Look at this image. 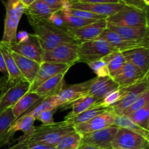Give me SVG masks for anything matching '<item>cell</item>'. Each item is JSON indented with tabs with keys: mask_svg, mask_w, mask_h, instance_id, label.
Returning <instances> with one entry per match:
<instances>
[{
	"mask_svg": "<svg viewBox=\"0 0 149 149\" xmlns=\"http://www.w3.org/2000/svg\"><path fill=\"white\" fill-rule=\"evenodd\" d=\"M65 74L66 73H63L54 76L42 83L33 92L45 99L50 96L58 95V93L65 87L64 77Z\"/></svg>",
	"mask_w": 149,
	"mask_h": 149,
	"instance_id": "603a6c76",
	"label": "cell"
},
{
	"mask_svg": "<svg viewBox=\"0 0 149 149\" xmlns=\"http://www.w3.org/2000/svg\"><path fill=\"white\" fill-rule=\"evenodd\" d=\"M121 52L126 62L138 67L144 74H149V47H139Z\"/></svg>",
	"mask_w": 149,
	"mask_h": 149,
	"instance_id": "ffe728a7",
	"label": "cell"
},
{
	"mask_svg": "<svg viewBox=\"0 0 149 149\" xmlns=\"http://www.w3.org/2000/svg\"><path fill=\"white\" fill-rule=\"evenodd\" d=\"M107 29L117 33L119 36L128 40L149 42V27H131L116 26L107 22Z\"/></svg>",
	"mask_w": 149,
	"mask_h": 149,
	"instance_id": "44dd1931",
	"label": "cell"
},
{
	"mask_svg": "<svg viewBox=\"0 0 149 149\" xmlns=\"http://www.w3.org/2000/svg\"><path fill=\"white\" fill-rule=\"evenodd\" d=\"M97 39H101L106 41L113 45L119 52L127 50L132 48L139 47H149V42H141L137 40H128L119 36L117 33L106 28Z\"/></svg>",
	"mask_w": 149,
	"mask_h": 149,
	"instance_id": "ac0fdd59",
	"label": "cell"
},
{
	"mask_svg": "<svg viewBox=\"0 0 149 149\" xmlns=\"http://www.w3.org/2000/svg\"><path fill=\"white\" fill-rule=\"evenodd\" d=\"M149 103V89L146 90L127 109L124 111V113H122V115H127L130 114V113H132V112L135 111L139 110L141 108L144 107L145 106H146L147 104Z\"/></svg>",
	"mask_w": 149,
	"mask_h": 149,
	"instance_id": "74e56055",
	"label": "cell"
},
{
	"mask_svg": "<svg viewBox=\"0 0 149 149\" xmlns=\"http://www.w3.org/2000/svg\"><path fill=\"white\" fill-rule=\"evenodd\" d=\"M30 84L26 80L10 83L6 77L0 78V113L13 106L29 92Z\"/></svg>",
	"mask_w": 149,
	"mask_h": 149,
	"instance_id": "277c9868",
	"label": "cell"
},
{
	"mask_svg": "<svg viewBox=\"0 0 149 149\" xmlns=\"http://www.w3.org/2000/svg\"><path fill=\"white\" fill-rule=\"evenodd\" d=\"M102 59L107 64L109 76L111 78L121 71L123 65L126 63V61L121 52H111L103 57Z\"/></svg>",
	"mask_w": 149,
	"mask_h": 149,
	"instance_id": "f546056e",
	"label": "cell"
},
{
	"mask_svg": "<svg viewBox=\"0 0 149 149\" xmlns=\"http://www.w3.org/2000/svg\"><path fill=\"white\" fill-rule=\"evenodd\" d=\"M99 106L97 105V101L95 100L94 97L91 96L90 95L87 94L83 97H80L78 100H75L70 105L69 108L72 109V111L67 115L64 119H68L85 111L89 110L92 108Z\"/></svg>",
	"mask_w": 149,
	"mask_h": 149,
	"instance_id": "f1b7e54d",
	"label": "cell"
},
{
	"mask_svg": "<svg viewBox=\"0 0 149 149\" xmlns=\"http://www.w3.org/2000/svg\"><path fill=\"white\" fill-rule=\"evenodd\" d=\"M63 12L68 13V14L70 15H72L77 16V17H81V18H84V19H90V20H102V19H106V17H104V16L98 15L94 14V13H90V12L85 11V10L72 9L71 8V7Z\"/></svg>",
	"mask_w": 149,
	"mask_h": 149,
	"instance_id": "ab89813d",
	"label": "cell"
},
{
	"mask_svg": "<svg viewBox=\"0 0 149 149\" xmlns=\"http://www.w3.org/2000/svg\"><path fill=\"white\" fill-rule=\"evenodd\" d=\"M125 92V87H119L108 93L103 100L100 101V106L104 108H109L113 106L121 100Z\"/></svg>",
	"mask_w": 149,
	"mask_h": 149,
	"instance_id": "8d00e7d4",
	"label": "cell"
},
{
	"mask_svg": "<svg viewBox=\"0 0 149 149\" xmlns=\"http://www.w3.org/2000/svg\"><path fill=\"white\" fill-rule=\"evenodd\" d=\"M113 125H116L119 127L128 130L131 132H133L135 133H137L138 135H141V136L144 137L147 140H149V131H147L146 130L143 129V128L140 127L139 126L135 125L132 121H131L127 116H125V115H122V116L115 115Z\"/></svg>",
	"mask_w": 149,
	"mask_h": 149,
	"instance_id": "4dcf8cb0",
	"label": "cell"
},
{
	"mask_svg": "<svg viewBox=\"0 0 149 149\" xmlns=\"http://www.w3.org/2000/svg\"><path fill=\"white\" fill-rule=\"evenodd\" d=\"M29 37V33L25 31H19L16 34V40L17 42H23L27 40Z\"/></svg>",
	"mask_w": 149,
	"mask_h": 149,
	"instance_id": "c3c4849f",
	"label": "cell"
},
{
	"mask_svg": "<svg viewBox=\"0 0 149 149\" xmlns=\"http://www.w3.org/2000/svg\"><path fill=\"white\" fill-rule=\"evenodd\" d=\"M0 149H1V146H0Z\"/></svg>",
	"mask_w": 149,
	"mask_h": 149,
	"instance_id": "9f6ffc18",
	"label": "cell"
},
{
	"mask_svg": "<svg viewBox=\"0 0 149 149\" xmlns=\"http://www.w3.org/2000/svg\"><path fill=\"white\" fill-rule=\"evenodd\" d=\"M71 67V65H66V64L42 62L40 64V68L36 77L30 84L29 92H33L42 83L49 79L52 78L54 76L63 74V73H67Z\"/></svg>",
	"mask_w": 149,
	"mask_h": 149,
	"instance_id": "9a60e30c",
	"label": "cell"
},
{
	"mask_svg": "<svg viewBox=\"0 0 149 149\" xmlns=\"http://www.w3.org/2000/svg\"><path fill=\"white\" fill-rule=\"evenodd\" d=\"M74 131H75L74 126L68 120L54 122L48 125H42L36 127L34 132L27 141L28 142L41 143L56 146L63 137Z\"/></svg>",
	"mask_w": 149,
	"mask_h": 149,
	"instance_id": "7a4b0ae2",
	"label": "cell"
},
{
	"mask_svg": "<svg viewBox=\"0 0 149 149\" xmlns=\"http://www.w3.org/2000/svg\"><path fill=\"white\" fill-rule=\"evenodd\" d=\"M47 20L50 22L52 24H53L54 26H56V27L67 31V28L65 26V21H64L63 16V13L61 10H58V11L52 13L50 17L47 19Z\"/></svg>",
	"mask_w": 149,
	"mask_h": 149,
	"instance_id": "60d3db41",
	"label": "cell"
},
{
	"mask_svg": "<svg viewBox=\"0 0 149 149\" xmlns=\"http://www.w3.org/2000/svg\"><path fill=\"white\" fill-rule=\"evenodd\" d=\"M50 147H52V146L41 143L28 142V149H49Z\"/></svg>",
	"mask_w": 149,
	"mask_h": 149,
	"instance_id": "bcb514c9",
	"label": "cell"
},
{
	"mask_svg": "<svg viewBox=\"0 0 149 149\" xmlns=\"http://www.w3.org/2000/svg\"><path fill=\"white\" fill-rule=\"evenodd\" d=\"M35 1H36V0H20V1L23 3V5H24L26 7H29L30 4H31L32 3Z\"/></svg>",
	"mask_w": 149,
	"mask_h": 149,
	"instance_id": "816d5d0a",
	"label": "cell"
},
{
	"mask_svg": "<svg viewBox=\"0 0 149 149\" xmlns=\"http://www.w3.org/2000/svg\"><path fill=\"white\" fill-rule=\"evenodd\" d=\"M119 87V85L110 76L104 77H95L90 86L88 94L94 97L97 105L100 106V103L103 97L112 90Z\"/></svg>",
	"mask_w": 149,
	"mask_h": 149,
	"instance_id": "d6986e66",
	"label": "cell"
},
{
	"mask_svg": "<svg viewBox=\"0 0 149 149\" xmlns=\"http://www.w3.org/2000/svg\"><path fill=\"white\" fill-rule=\"evenodd\" d=\"M7 149H28V141L26 139H18V142L15 145Z\"/></svg>",
	"mask_w": 149,
	"mask_h": 149,
	"instance_id": "7dc6e473",
	"label": "cell"
},
{
	"mask_svg": "<svg viewBox=\"0 0 149 149\" xmlns=\"http://www.w3.org/2000/svg\"><path fill=\"white\" fill-rule=\"evenodd\" d=\"M57 10H52L48 7L42 0H36L29 7H26L24 14L27 17L35 19H46L47 20L51 15Z\"/></svg>",
	"mask_w": 149,
	"mask_h": 149,
	"instance_id": "83f0119b",
	"label": "cell"
},
{
	"mask_svg": "<svg viewBox=\"0 0 149 149\" xmlns=\"http://www.w3.org/2000/svg\"><path fill=\"white\" fill-rule=\"evenodd\" d=\"M108 109L109 108H104L102 107V106H96V107L92 108V109H89V110L85 111L82 112V113H79V114L77 115V116H74V117L71 118V119H64V120H68V122H71L75 127L76 125L88 122L89 120L92 119L93 118L95 117L96 116H98L99 114L106 111V110H108Z\"/></svg>",
	"mask_w": 149,
	"mask_h": 149,
	"instance_id": "1f68e13d",
	"label": "cell"
},
{
	"mask_svg": "<svg viewBox=\"0 0 149 149\" xmlns=\"http://www.w3.org/2000/svg\"><path fill=\"white\" fill-rule=\"evenodd\" d=\"M51 9L55 10H61L68 0H42Z\"/></svg>",
	"mask_w": 149,
	"mask_h": 149,
	"instance_id": "ee69618b",
	"label": "cell"
},
{
	"mask_svg": "<svg viewBox=\"0 0 149 149\" xmlns=\"http://www.w3.org/2000/svg\"><path fill=\"white\" fill-rule=\"evenodd\" d=\"M87 65L90 66V68L97 75L96 77H104L109 76V71L107 66V64H106V63L103 59L97 60V61L90 62L89 63H87Z\"/></svg>",
	"mask_w": 149,
	"mask_h": 149,
	"instance_id": "f35d334b",
	"label": "cell"
},
{
	"mask_svg": "<svg viewBox=\"0 0 149 149\" xmlns=\"http://www.w3.org/2000/svg\"><path fill=\"white\" fill-rule=\"evenodd\" d=\"M0 71H1L2 74H4V77H8V73H7V68H6L5 66V63H4V58H3L1 52H0Z\"/></svg>",
	"mask_w": 149,
	"mask_h": 149,
	"instance_id": "681fc988",
	"label": "cell"
},
{
	"mask_svg": "<svg viewBox=\"0 0 149 149\" xmlns=\"http://www.w3.org/2000/svg\"><path fill=\"white\" fill-rule=\"evenodd\" d=\"M60 107H61V106H60L57 95L50 96V97H46L45 99H44L34 109L28 112L27 114L31 115L32 116H33L36 119L39 113H42V111H45L47 110H52V109H59Z\"/></svg>",
	"mask_w": 149,
	"mask_h": 149,
	"instance_id": "836d02e7",
	"label": "cell"
},
{
	"mask_svg": "<svg viewBox=\"0 0 149 149\" xmlns=\"http://www.w3.org/2000/svg\"><path fill=\"white\" fill-rule=\"evenodd\" d=\"M15 120L12 109L0 113V146L9 143L13 138L8 133V130Z\"/></svg>",
	"mask_w": 149,
	"mask_h": 149,
	"instance_id": "4316f807",
	"label": "cell"
},
{
	"mask_svg": "<svg viewBox=\"0 0 149 149\" xmlns=\"http://www.w3.org/2000/svg\"><path fill=\"white\" fill-rule=\"evenodd\" d=\"M111 149H116V148H111Z\"/></svg>",
	"mask_w": 149,
	"mask_h": 149,
	"instance_id": "11a10c76",
	"label": "cell"
},
{
	"mask_svg": "<svg viewBox=\"0 0 149 149\" xmlns=\"http://www.w3.org/2000/svg\"><path fill=\"white\" fill-rule=\"evenodd\" d=\"M122 3L127 6L133 7L135 8L143 10H148V6L146 5L143 0H119Z\"/></svg>",
	"mask_w": 149,
	"mask_h": 149,
	"instance_id": "7bdbcfd3",
	"label": "cell"
},
{
	"mask_svg": "<svg viewBox=\"0 0 149 149\" xmlns=\"http://www.w3.org/2000/svg\"><path fill=\"white\" fill-rule=\"evenodd\" d=\"M58 109H52V110H47L45 111H42V113H39V115L36 118V119L40 121L42 123V125H51V124H53L55 122H54L53 115L57 111Z\"/></svg>",
	"mask_w": 149,
	"mask_h": 149,
	"instance_id": "b9f144b4",
	"label": "cell"
},
{
	"mask_svg": "<svg viewBox=\"0 0 149 149\" xmlns=\"http://www.w3.org/2000/svg\"><path fill=\"white\" fill-rule=\"evenodd\" d=\"M112 148L148 149L149 140L133 132L119 127L111 142Z\"/></svg>",
	"mask_w": 149,
	"mask_h": 149,
	"instance_id": "9c48e42d",
	"label": "cell"
},
{
	"mask_svg": "<svg viewBox=\"0 0 149 149\" xmlns=\"http://www.w3.org/2000/svg\"><path fill=\"white\" fill-rule=\"evenodd\" d=\"M79 44H62L43 52L42 62L66 64L71 66L78 62Z\"/></svg>",
	"mask_w": 149,
	"mask_h": 149,
	"instance_id": "52a82bcc",
	"label": "cell"
},
{
	"mask_svg": "<svg viewBox=\"0 0 149 149\" xmlns=\"http://www.w3.org/2000/svg\"></svg>",
	"mask_w": 149,
	"mask_h": 149,
	"instance_id": "6f0895ef",
	"label": "cell"
},
{
	"mask_svg": "<svg viewBox=\"0 0 149 149\" xmlns=\"http://www.w3.org/2000/svg\"><path fill=\"white\" fill-rule=\"evenodd\" d=\"M119 128L116 125H112L105 129L81 135L80 146L90 145L100 149L112 148L111 142Z\"/></svg>",
	"mask_w": 149,
	"mask_h": 149,
	"instance_id": "30bf717a",
	"label": "cell"
},
{
	"mask_svg": "<svg viewBox=\"0 0 149 149\" xmlns=\"http://www.w3.org/2000/svg\"><path fill=\"white\" fill-rule=\"evenodd\" d=\"M108 23L116 26L149 27L148 10L125 5L113 15L106 19Z\"/></svg>",
	"mask_w": 149,
	"mask_h": 149,
	"instance_id": "8992f818",
	"label": "cell"
},
{
	"mask_svg": "<svg viewBox=\"0 0 149 149\" xmlns=\"http://www.w3.org/2000/svg\"><path fill=\"white\" fill-rule=\"evenodd\" d=\"M77 149H100L95 146H93L90 145H81Z\"/></svg>",
	"mask_w": 149,
	"mask_h": 149,
	"instance_id": "f907efd6",
	"label": "cell"
},
{
	"mask_svg": "<svg viewBox=\"0 0 149 149\" xmlns=\"http://www.w3.org/2000/svg\"><path fill=\"white\" fill-rule=\"evenodd\" d=\"M12 55L20 74H22L23 78L31 84L39 71L41 63L14 52H12Z\"/></svg>",
	"mask_w": 149,
	"mask_h": 149,
	"instance_id": "cb8c5ba5",
	"label": "cell"
},
{
	"mask_svg": "<svg viewBox=\"0 0 149 149\" xmlns=\"http://www.w3.org/2000/svg\"><path fill=\"white\" fill-rule=\"evenodd\" d=\"M68 1H69V2L71 3V4H72V3L75 2V1H76V0H68Z\"/></svg>",
	"mask_w": 149,
	"mask_h": 149,
	"instance_id": "f5cc1de1",
	"label": "cell"
},
{
	"mask_svg": "<svg viewBox=\"0 0 149 149\" xmlns=\"http://www.w3.org/2000/svg\"><path fill=\"white\" fill-rule=\"evenodd\" d=\"M119 52L106 41L101 39L87 41L79 44L77 63H89L93 61L100 60L111 52Z\"/></svg>",
	"mask_w": 149,
	"mask_h": 149,
	"instance_id": "5b68a950",
	"label": "cell"
},
{
	"mask_svg": "<svg viewBox=\"0 0 149 149\" xmlns=\"http://www.w3.org/2000/svg\"><path fill=\"white\" fill-rule=\"evenodd\" d=\"M49 149H58V148H57L56 146H52V147H50Z\"/></svg>",
	"mask_w": 149,
	"mask_h": 149,
	"instance_id": "db71d44e",
	"label": "cell"
},
{
	"mask_svg": "<svg viewBox=\"0 0 149 149\" xmlns=\"http://www.w3.org/2000/svg\"><path fill=\"white\" fill-rule=\"evenodd\" d=\"M6 15L1 42L12 45L17 42L16 34L19 22L24 14L26 7L20 0H7L4 3Z\"/></svg>",
	"mask_w": 149,
	"mask_h": 149,
	"instance_id": "3957f363",
	"label": "cell"
},
{
	"mask_svg": "<svg viewBox=\"0 0 149 149\" xmlns=\"http://www.w3.org/2000/svg\"><path fill=\"white\" fill-rule=\"evenodd\" d=\"M44 99L34 92H28L12 107L15 119H18L34 109Z\"/></svg>",
	"mask_w": 149,
	"mask_h": 149,
	"instance_id": "d4e9b609",
	"label": "cell"
},
{
	"mask_svg": "<svg viewBox=\"0 0 149 149\" xmlns=\"http://www.w3.org/2000/svg\"><path fill=\"white\" fill-rule=\"evenodd\" d=\"M106 26L107 21L106 19H102L79 29H68L67 32L76 42L80 44L96 39L106 29Z\"/></svg>",
	"mask_w": 149,
	"mask_h": 149,
	"instance_id": "5bb4252c",
	"label": "cell"
},
{
	"mask_svg": "<svg viewBox=\"0 0 149 149\" xmlns=\"http://www.w3.org/2000/svg\"><path fill=\"white\" fill-rule=\"evenodd\" d=\"M76 1L81 3H90V4H98V3H102V4H105V3H106V4H110V3L121 2L119 0H76Z\"/></svg>",
	"mask_w": 149,
	"mask_h": 149,
	"instance_id": "f6af8a7d",
	"label": "cell"
},
{
	"mask_svg": "<svg viewBox=\"0 0 149 149\" xmlns=\"http://www.w3.org/2000/svg\"><path fill=\"white\" fill-rule=\"evenodd\" d=\"M0 52L4 58L6 68L8 73V77H7V81L10 83H15L20 80H26L17 68V64L12 55L13 51L10 49V45L0 41Z\"/></svg>",
	"mask_w": 149,
	"mask_h": 149,
	"instance_id": "7402d4cb",
	"label": "cell"
},
{
	"mask_svg": "<svg viewBox=\"0 0 149 149\" xmlns=\"http://www.w3.org/2000/svg\"><path fill=\"white\" fill-rule=\"evenodd\" d=\"M28 20L43 52L50 50L62 44H79L66 31L56 27L46 19L28 17Z\"/></svg>",
	"mask_w": 149,
	"mask_h": 149,
	"instance_id": "6da1fadb",
	"label": "cell"
},
{
	"mask_svg": "<svg viewBox=\"0 0 149 149\" xmlns=\"http://www.w3.org/2000/svg\"><path fill=\"white\" fill-rule=\"evenodd\" d=\"M149 74H144L140 68L126 62L121 71L112 77L119 87H126L139 82Z\"/></svg>",
	"mask_w": 149,
	"mask_h": 149,
	"instance_id": "2e32d148",
	"label": "cell"
},
{
	"mask_svg": "<svg viewBox=\"0 0 149 149\" xmlns=\"http://www.w3.org/2000/svg\"><path fill=\"white\" fill-rule=\"evenodd\" d=\"M9 45L13 52L36 61L39 63H42L43 50L34 33H29V39L25 42H16Z\"/></svg>",
	"mask_w": 149,
	"mask_h": 149,
	"instance_id": "8fae6325",
	"label": "cell"
},
{
	"mask_svg": "<svg viewBox=\"0 0 149 149\" xmlns=\"http://www.w3.org/2000/svg\"><path fill=\"white\" fill-rule=\"evenodd\" d=\"M125 4L123 3H110V4H90V3H81L76 1L71 4V8L77 10H85L98 15L104 16L106 18L113 15L122 10Z\"/></svg>",
	"mask_w": 149,
	"mask_h": 149,
	"instance_id": "e0dca14e",
	"label": "cell"
},
{
	"mask_svg": "<svg viewBox=\"0 0 149 149\" xmlns=\"http://www.w3.org/2000/svg\"><path fill=\"white\" fill-rule=\"evenodd\" d=\"M93 80L94 78L84 82L71 84L64 87L57 95L61 107L68 109L73 102L88 94Z\"/></svg>",
	"mask_w": 149,
	"mask_h": 149,
	"instance_id": "7c38bea8",
	"label": "cell"
},
{
	"mask_svg": "<svg viewBox=\"0 0 149 149\" xmlns=\"http://www.w3.org/2000/svg\"><path fill=\"white\" fill-rule=\"evenodd\" d=\"M81 140V135L74 131L63 137L56 147L58 149H77L80 146Z\"/></svg>",
	"mask_w": 149,
	"mask_h": 149,
	"instance_id": "e575fe53",
	"label": "cell"
},
{
	"mask_svg": "<svg viewBox=\"0 0 149 149\" xmlns=\"http://www.w3.org/2000/svg\"><path fill=\"white\" fill-rule=\"evenodd\" d=\"M126 116L140 127L149 131V103Z\"/></svg>",
	"mask_w": 149,
	"mask_h": 149,
	"instance_id": "d6a6232c",
	"label": "cell"
},
{
	"mask_svg": "<svg viewBox=\"0 0 149 149\" xmlns=\"http://www.w3.org/2000/svg\"><path fill=\"white\" fill-rule=\"evenodd\" d=\"M36 121L33 116L29 114H24L22 116L16 119L13 125L10 126L8 130V133L11 136L13 137L15 132L17 131H22L24 132L23 136L20 138V139H26L34 132L36 130V127H34V122Z\"/></svg>",
	"mask_w": 149,
	"mask_h": 149,
	"instance_id": "484cf974",
	"label": "cell"
},
{
	"mask_svg": "<svg viewBox=\"0 0 149 149\" xmlns=\"http://www.w3.org/2000/svg\"><path fill=\"white\" fill-rule=\"evenodd\" d=\"M62 11V10H61ZM64 21H65V26L68 29H79V28L84 27L89 24L95 23L97 20H90V19H84L81 17H77V16L72 15L68 13L62 11Z\"/></svg>",
	"mask_w": 149,
	"mask_h": 149,
	"instance_id": "d590c367",
	"label": "cell"
},
{
	"mask_svg": "<svg viewBox=\"0 0 149 149\" xmlns=\"http://www.w3.org/2000/svg\"><path fill=\"white\" fill-rule=\"evenodd\" d=\"M148 89H149L148 74L139 82L125 87V92L121 100L113 106L109 107V109L113 114L116 116H122L124 111Z\"/></svg>",
	"mask_w": 149,
	"mask_h": 149,
	"instance_id": "ba28073f",
	"label": "cell"
},
{
	"mask_svg": "<svg viewBox=\"0 0 149 149\" xmlns=\"http://www.w3.org/2000/svg\"><path fill=\"white\" fill-rule=\"evenodd\" d=\"M114 118L115 114L112 113L109 108L106 111L100 113L98 116H96L88 122L76 125L74 130L81 135L91 133L113 125Z\"/></svg>",
	"mask_w": 149,
	"mask_h": 149,
	"instance_id": "4fadbf2b",
	"label": "cell"
}]
</instances>
